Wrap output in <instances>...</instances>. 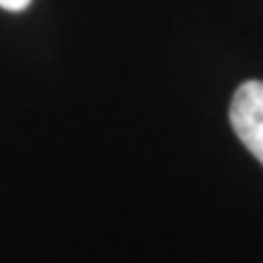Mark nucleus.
<instances>
[{"instance_id":"nucleus-1","label":"nucleus","mask_w":263,"mask_h":263,"mask_svg":"<svg viewBox=\"0 0 263 263\" xmlns=\"http://www.w3.org/2000/svg\"><path fill=\"white\" fill-rule=\"evenodd\" d=\"M230 125L263 164V81H246L237 88L230 103Z\"/></svg>"},{"instance_id":"nucleus-2","label":"nucleus","mask_w":263,"mask_h":263,"mask_svg":"<svg viewBox=\"0 0 263 263\" xmlns=\"http://www.w3.org/2000/svg\"><path fill=\"white\" fill-rule=\"evenodd\" d=\"M31 5V0H0V7L7 11H24Z\"/></svg>"}]
</instances>
